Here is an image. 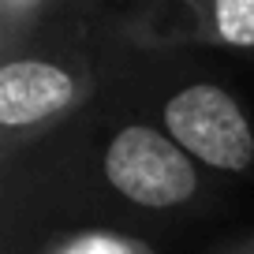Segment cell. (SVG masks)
<instances>
[{"instance_id":"6da1fadb","label":"cell","mask_w":254,"mask_h":254,"mask_svg":"<svg viewBox=\"0 0 254 254\" xmlns=\"http://www.w3.org/2000/svg\"><path fill=\"white\" fill-rule=\"evenodd\" d=\"M101 176L138 209H183L202 190V165L161 124L127 120L101 150Z\"/></svg>"},{"instance_id":"7a4b0ae2","label":"cell","mask_w":254,"mask_h":254,"mask_svg":"<svg viewBox=\"0 0 254 254\" xmlns=\"http://www.w3.org/2000/svg\"><path fill=\"white\" fill-rule=\"evenodd\" d=\"M94 67L60 53H8L0 64V131L23 142L67 120L94 94Z\"/></svg>"},{"instance_id":"3957f363","label":"cell","mask_w":254,"mask_h":254,"mask_svg":"<svg viewBox=\"0 0 254 254\" xmlns=\"http://www.w3.org/2000/svg\"><path fill=\"white\" fill-rule=\"evenodd\" d=\"M161 127L213 172H247L254 165V124L247 109L217 82L176 86L161 105Z\"/></svg>"},{"instance_id":"277c9868","label":"cell","mask_w":254,"mask_h":254,"mask_svg":"<svg viewBox=\"0 0 254 254\" xmlns=\"http://www.w3.org/2000/svg\"><path fill=\"white\" fill-rule=\"evenodd\" d=\"M187 11V41L254 53V0H180Z\"/></svg>"},{"instance_id":"5b68a950","label":"cell","mask_w":254,"mask_h":254,"mask_svg":"<svg viewBox=\"0 0 254 254\" xmlns=\"http://www.w3.org/2000/svg\"><path fill=\"white\" fill-rule=\"evenodd\" d=\"M41 254H153V247L135 239V236H124V232L86 228V232L56 236Z\"/></svg>"},{"instance_id":"8992f818","label":"cell","mask_w":254,"mask_h":254,"mask_svg":"<svg viewBox=\"0 0 254 254\" xmlns=\"http://www.w3.org/2000/svg\"><path fill=\"white\" fill-rule=\"evenodd\" d=\"M45 8L49 0H0V49H4V56L15 53L30 38L34 23L41 19Z\"/></svg>"},{"instance_id":"52a82bcc","label":"cell","mask_w":254,"mask_h":254,"mask_svg":"<svg viewBox=\"0 0 254 254\" xmlns=\"http://www.w3.org/2000/svg\"><path fill=\"white\" fill-rule=\"evenodd\" d=\"M221 254H254V236H247V239H236V243H232L228 251H221Z\"/></svg>"}]
</instances>
